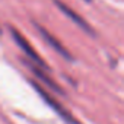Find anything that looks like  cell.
<instances>
[{
  "instance_id": "6da1fadb",
  "label": "cell",
  "mask_w": 124,
  "mask_h": 124,
  "mask_svg": "<svg viewBox=\"0 0 124 124\" xmlns=\"http://www.w3.org/2000/svg\"><path fill=\"white\" fill-rule=\"evenodd\" d=\"M29 83L34 86V89L37 91V93H38V95L45 101V104H47L48 107H51V108L54 109V112H57V114H58V117H61V118H63V120L67 123V124H82L78 118H75V117L72 115V112H70L67 108H64V107L61 105V104H60V102H58V101H57V99L50 93V92H47V91L39 85V83H37L35 80H31V79H29Z\"/></svg>"
},
{
  "instance_id": "7a4b0ae2",
  "label": "cell",
  "mask_w": 124,
  "mask_h": 124,
  "mask_svg": "<svg viewBox=\"0 0 124 124\" xmlns=\"http://www.w3.org/2000/svg\"><path fill=\"white\" fill-rule=\"evenodd\" d=\"M9 29H10L12 38L15 39V42L18 44V47L28 55V58L31 60V63L37 64L39 69H42V70H45V72H50V67H48V64H47V61L39 57V54L37 53V50H35V48L31 45V42L22 35V32H21L19 29H16L15 26H9Z\"/></svg>"
},
{
  "instance_id": "3957f363",
  "label": "cell",
  "mask_w": 124,
  "mask_h": 124,
  "mask_svg": "<svg viewBox=\"0 0 124 124\" xmlns=\"http://www.w3.org/2000/svg\"><path fill=\"white\" fill-rule=\"evenodd\" d=\"M34 26L37 28V31H38V34L42 37V39H44L54 51H57L61 57L66 58V60H69V61H73V60H75V57L72 55V53H70L63 44H61L53 34H50V31H48L47 28H44L42 25H39V23H37V22H34Z\"/></svg>"
},
{
  "instance_id": "277c9868",
  "label": "cell",
  "mask_w": 124,
  "mask_h": 124,
  "mask_svg": "<svg viewBox=\"0 0 124 124\" xmlns=\"http://www.w3.org/2000/svg\"><path fill=\"white\" fill-rule=\"evenodd\" d=\"M22 60V63H23V66H26L45 86H48L50 89H53L55 93H58V95H61V96H66V91H63V88H61L54 79H51L50 76H48V73L45 72V70H42V69H39L38 66H35L34 63H31L29 60H26V58H21Z\"/></svg>"
},
{
  "instance_id": "5b68a950",
  "label": "cell",
  "mask_w": 124,
  "mask_h": 124,
  "mask_svg": "<svg viewBox=\"0 0 124 124\" xmlns=\"http://www.w3.org/2000/svg\"><path fill=\"white\" fill-rule=\"evenodd\" d=\"M53 2H54V5L61 10V12H63L67 18H70L79 28H82L86 34H89V35H92V37H95L96 35V32H95V29H93V26L92 25H89L85 19H83V16H80L78 12H75L69 5H66L64 2H61V0H53Z\"/></svg>"
},
{
  "instance_id": "8992f818",
  "label": "cell",
  "mask_w": 124,
  "mask_h": 124,
  "mask_svg": "<svg viewBox=\"0 0 124 124\" xmlns=\"http://www.w3.org/2000/svg\"><path fill=\"white\" fill-rule=\"evenodd\" d=\"M0 34H2V26H0Z\"/></svg>"
},
{
  "instance_id": "52a82bcc",
  "label": "cell",
  "mask_w": 124,
  "mask_h": 124,
  "mask_svg": "<svg viewBox=\"0 0 124 124\" xmlns=\"http://www.w3.org/2000/svg\"><path fill=\"white\" fill-rule=\"evenodd\" d=\"M85 2H91V0H85Z\"/></svg>"
}]
</instances>
